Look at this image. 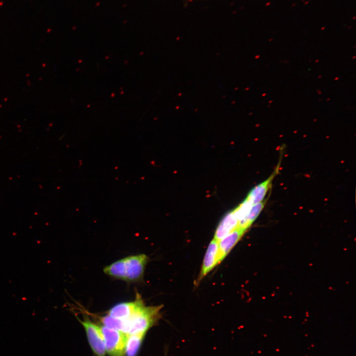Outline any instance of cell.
Returning <instances> with one entry per match:
<instances>
[{"instance_id":"1","label":"cell","mask_w":356,"mask_h":356,"mask_svg":"<svg viewBox=\"0 0 356 356\" xmlns=\"http://www.w3.org/2000/svg\"><path fill=\"white\" fill-rule=\"evenodd\" d=\"M162 307V305L143 306L130 318L123 319L124 328L123 332L128 335L146 333L158 320Z\"/></svg>"},{"instance_id":"2","label":"cell","mask_w":356,"mask_h":356,"mask_svg":"<svg viewBox=\"0 0 356 356\" xmlns=\"http://www.w3.org/2000/svg\"><path fill=\"white\" fill-rule=\"evenodd\" d=\"M101 327L105 350L110 356H124L128 334L120 331L102 326Z\"/></svg>"},{"instance_id":"3","label":"cell","mask_w":356,"mask_h":356,"mask_svg":"<svg viewBox=\"0 0 356 356\" xmlns=\"http://www.w3.org/2000/svg\"><path fill=\"white\" fill-rule=\"evenodd\" d=\"M124 259V279L128 281H138L143 276L148 257L144 254L130 256Z\"/></svg>"},{"instance_id":"4","label":"cell","mask_w":356,"mask_h":356,"mask_svg":"<svg viewBox=\"0 0 356 356\" xmlns=\"http://www.w3.org/2000/svg\"><path fill=\"white\" fill-rule=\"evenodd\" d=\"M80 322L85 329L89 342L94 353L97 356H105V345L101 327L87 317Z\"/></svg>"},{"instance_id":"5","label":"cell","mask_w":356,"mask_h":356,"mask_svg":"<svg viewBox=\"0 0 356 356\" xmlns=\"http://www.w3.org/2000/svg\"><path fill=\"white\" fill-rule=\"evenodd\" d=\"M144 305L140 296H138L134 301L121 303L114 306L108 311V315L116 319H126Z\"/></svg>"},{"instance_id":"6","label":"cell","mask_w":356,"mask_h":356,"mask_svg":"<svg viewBox=\"0 0 356 356\" xmlns=\"http://www.w3.org/2000/svg\"><path fill=\"white\" fill-rule=\"evenodd\" d=\"M245 231V230L237 227L218 241V264L226 257L241 239Z\"/></svg>"},{"instance_id":"7","label":"cell","mask_w":356,"mask_h":356,"mask_svg":"<svg viewBox=\"0 0 356 356\" xmlns=\"http://www.w3.org/2000/svg\"><path fill=\"white\" fill-rule=\"evenodd\" d=\"M218 264V242L214 238L209 243L203 261L197 282H200Z\"/></svg>"},{"instance_id":"8","label":"cell","mask_w":356,"mask_h":356,"mask_svg":"<svg viewBox=\"0 0 356 356\" xmlns=\"http://www.w3.org/2000/svg\"><path fill=\"white\" fill-rule=\"evenodd\" d=\"M279 168V163L276 169L267 179L255 186L249 192L245 199L252 205L257 204L264 200L271 185L273 179L278 172Z\"/></svg>"},{"instance_id":"9","label":"cell","mask_w":356,"mask_h":356,"mask_svg":"<svg viewBox=\"0 0 356 356\" xmlns=\"http://www.w3.org/2000/svg\"><path fill=\"white\" fill-rule=\"evenodd\" d=\"M238 221L233 210L226 214L219 223L215 232L214 239L218 242L236 229Z\"/></svg>"},{"instance_id":"10","label":"cell","mask_w":356,"mask_h":356,"mask_svg":"<svg viewBox=\"0 0 356 356\" xmlns=\"http://www.w3.org/2000/svg\"><path fill=\"white\" fill-rule=\"evenodd\" d=\"M267 199L268 197L260 203L252 205L246 217L239 222L238 227L246 230L262 211Z\"/></svg>"},{"instance_id":"11","label":"cell","mask_w":356,"mask_h":356,"mask_svg":"<svg viewBox=\"0 0 356 356\" xmlns=\"http://www.w3.org/2000/svg\"><path fill=\"white\" fill-rule=\"evenodd\" d=\"M146 333H139L128 335L125 353L127 356H136Z\"/></svg>"},{"instance_id":"12","label":"cell","mask_w":356,"mask_h":356,"mask_svg":"<svg viewBox=\"0 0 356 356\" xmlns=\"http://www.w3.org/2000/svg\"><path fill=\"white\" fill-rule=\"evenodd\" d=\"M100 321L104 326L116 329L123 332L124 328V321L113 318L107 315L100 318Z\"/></svg>"}]
</instances>
